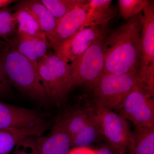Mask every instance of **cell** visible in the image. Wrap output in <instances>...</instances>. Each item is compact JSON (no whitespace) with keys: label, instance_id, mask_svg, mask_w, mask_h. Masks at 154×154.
I'll return each instance as SVG.
<instances>
[{"label":"cell","instance_id":"1","mask_svg":"<svg viewBox=\"0 0 154 154\" xmlns=\"http://www.w3.org/2000/svg\"><path fill=\"white\" fill-rule=\"evenodd\" d=\"M140 14L113 30L105 39L103 73L138 76L141 55Z\"/></svg>","mask_w":154,"mask_h":154},{"label":"cell","instance_id":"2","mask_svg":"<svg viewBox=\"0 0 154 154\" xmlns=\"http://www.w3.org/2000/svg\"><path fill=\"white\" fill-rule=\"evenodd\" d=\"M9 43L2 45L0 54V63L8 79L32 97L45 98L46 94L38 75V65L19 52L14 45Z\"/></svg>","mask_w":154,"mask_h":154},{"label":"cell","instance_id":"3","mask_svg":"<svg viewBox=\"0 0 154 154\" xmlns=\"http://www.w3.org/2000/svg\"><path fill=\"white\" fill-rule=\"evenodd\" d=\"M140 14L141 32V55L139 72V84L146 91L154 96V6L153 2L148 1Z\"/></svg>","mask_w":154,"mask_h":154},{"label":"cell","instance_id":"4","mask_svg":"<svg viewBox=\"0 0 154 154\" xmlns=\"http://www.w3.org/2000/svg\"><path fill=\"white\" fill-rule=\"evenodd\" d=\"M105 35L97 39L70 67V89L85 85L92 89L103 74L105 64Z\"/></svg>","mask_w":154,"mask_h":154},{"label":"cell","instance_id":"5","mask_svg":"<svg viewBox=\"0 0 154 154\" xmlns=\"http://www.w3.org/2000/svg\"><path fill=\"white\" fill-rule=\"evenodd\" d=\"M38 71L46 96L56 101L63 99L70 90L69 64L48 52L38 63Z\"/></svg>","mask_w":154,"mask_h":154},{"label":"cell","instance_id":"6","mask_svg":"<svg viewBox=\"0 0 154 154\" xmlns=\"http://www.w3.org/2000/svg\"><path fill=\"white\" fill-rule=\"evenodd\" d=\"M138 85V76L103 73L91 90L96 102L111 110H120L127 96Z\"/></svg>","mask_w":154,"mask_h":154},{"label":"cell","instance_id":"7","mask_svg":"<svg viewBox=\"0 0 154 154\" xmlns=\"http://www.w3.org/2000/svg\"><path fill=\"white\" fill-rule=\"evenodd\" d=\"M63 117L72 146L88 147L102 135L94 107L75 109Z\"/></svg>","mask_w":154,"mask_h":154},{"label":"cell","instance_id":"8","mask_svg":"<svg viewBox=\"0 0 154 154\" xmlns=\"http://www.w3.org/2000/svg\"><path fill=\"white\" fill-rule=\"evenodd\" d=\"M101 127L102 135L105 136L119 154L128 151L131 131L127 120L120 114L96 102L94 107Z\"/></svg>","mask_w":154,"mask_h":154},{"label":"cell","instance_id":"9","mask_svg":"<svg viewBox=\"0 0 154 154\" xmlns=\"http://www.w3.org/2000/svg\"><path fill=\"white\" fill-rule=\"evenodd\" d=\"M120 115L137 127H154V96L137 85L125 99Z\"/></svg>","mask_w":154,"mask_h":154},{"label":"cell","instance_id":"10","mask_svg":"<svg viewBox=\"0 0 154 154\" xmlns=\"http://www.w3.org/2000/svg\"><path fill=\"white\" fill-rule=\"evenodd\" d=\"M105 30L100 26L85 27L53 49L54 53L67 63H72L79 59L97 39L105 35Z\"/></svg>","mask_w":154,"mask_h":154},{"label":"cell","instance_id":"11","mask_svg":"<svg viewBox=\"0 0 154 154\" xmlns=\"http://www.w3.org/2000/svg\"><path fill=\"white\" fill-rule=\"evenodd\" d=\"M88 1L65 15L58 22L54 33L48 39L54 49L72 37L81 30L87 18Z\"/></svg>","mask_w":154,"mask_h":154},{"label":"cell","instance_id":"12","mask_svg":"<svg viewBox=\"0 0 154 154\" xmlns=\"http://www.w3.org/2000/svg\"><path fill=\"white\" fill-rule=\"evenodd\" d=\"M45 120L36 110L0 101V128H22L42 124Z\"/></svg>","mask_w":154,"mask_h":154},{"label":"cell","instance_id":"13","mask_svg":"<svg viewBox=\"0 0 154 154\" xmlns=\"http://www.w3.org/2000/svg\"><path fill=\"white\" fill-rule=\"evenodd\" d=\"M38 143L40 154H68L71 140L63 116L57 120L49 134L38 137Z\"/></svg>","mask_w":154,"mask_h":154},{"label":"cell","instance_id":"14","mask_svg":"<svg viewBox=\"0 0 154 154\" xmlns=\"http://www.w3.org/2000/svg\"><path fill=\"white\" fill-rule=\"evenodd\" d=\"M45 122L26 128H0V154H11L17 144L30 137L41 136L49 128Z\"/></svg>","mask_w":154,"mask_h":154},{"label":"cell","instance_id":"15","mask_svg":"<svg viewBox=\"0 0 154 154\" xmlns=\"http://www.w3.org/2000/svg\"><path fill=\"white\" fill-rule=\"evenodd\" d=\"M15 39V46L18 51L37 65L47 54L50 47L48 40L29 36L17 30Z\"/></svg>","mask_w":154,"mask_h":154},{"label":"cell","instance_id":"16","mask_svg":"<svg viewBox=\"0 0 154 154\" xmlns=\"http://www.w3.org/2000/svg\"><path fill=\"white\" fill-rule=\"evenodd\" d=\"M16 9L28 11L35 18L47 37L49 39L55 31L58 21L40 1H24L16 6Z\"/></svg>","mask_w":154,"mask_h":154},{"label":"cell","instance_id":"17","mask_svg":"<svg viewBox=\"0 0 154 154\" xmlns=\"http://www.w3.org/2000/svg\"><path fill=\"white\" fill-rule=\"evenodd\" d=\"M111 2V0L88 1L87 18L81 29L90 26H100L105 29L113 16L110 6Z\"/></svg>","mask_w":154,"mask_h":154},{"label":"cell","instance_id":"18","mask_svg":"<svg viewBox=\"0 0 154 154\" xmlns=\"http://www.w3.org/2000/svg\"><path fill=\"white\" fill-rule=\"evenodd\" d=\"M130 154H154V127H135L128 143Z\"/></svg>","mask_w":154,"mask_h":154},{"label":"cell","instance_id":"19","mask_svg":"<svg viewBox=\"0 0 154 154\" xmlns=\"http://www.w3.org/2000/svg\"><path fill=\"white\" fill-rule=\"evenodd\" d=\"M14 15L18 31L29 36L48 40L36 19L28 11L23 9H16Z\"/></svg>","mask_w":154,"mask_h":154},{"label":"cell","instance_id":"20","mask_svg":"<svg viewBox=\"0 0 154 154\" xmlns=\"http://www.w3.org/2000/svg\"><path fill=\"white\" fill-rule=\"evenodd\" d=\"M40 1L57 19L58 22L70 11L87 2L86 0H41Z\"/></svg>","mask_w":154,"mask_h":154},{"label":"cell","instance_id":"21","mask_svg":"<svg viewBox=\"0 0 154 154\" xmlns=\"http://www.w3.org/2000/svg\"><path fill=\"white\" fill-rule=\"evenodd\" d=\"M17 32L14 12L7 7L0 8V37L8 41Z\"/></svg>","mask_w":154,"mask_h":154},{"label":"cell","instance_id":"22","mask_svg":"<svg viewBox=\"0 0 154 154\" xmlns=\"http://www.w3.org/2000/svg\"><path fill=\"white\" fill-rule=\"evenodd\" d=\"M147 2V0H119V6L121 16L127 21L139 14Z\"/></svg>","mask_w":154,"mask_h":154},{"label":"cell","instance_id":"23","mask_svg":"<svg viewBox=\"0 0 154 154\" xmlns=\"http://www.w3.org/2000/svg\"><path fill=\"white\" fill-rule=\"evenodd\" d=\"M38 137H30L21 141L15 147L12 154H40Z\"/></svg>","mask_w":154,"mask_h":154},{"label":"cell","instance_id":"24","mask_svg":"<svg viewBox=\"0 0 154 154\" xmlns=\"http://www.w3.org/2000/svg\"><path fill=\"white\" fill-rule=\"evenodd\" d=\"M2 64L0 63V94H4L8 91L9 83Z\"/></svg>","mask_w":154,"mask_h":154},{"label":"cell","instance_id":"25","mask_svg":"<svg viewBox=\"0 0 154 154\" xmlns=\"http://www.w3.org/2000/svg\"><path fill=\"white\" fill-rule=\"evenodd\" d=\"M68 154H97V151L88 147H74L70 149Z\"/></svg>","mask_w":154,"mask_h":154},{"label":"cell","instance_id":"26","mask_svg":"<svg viewBox=\"0 0 154 154\" xmlns=\"http://www.w3.org/2000/svg\"><path fill=\"white\" fill-rule=\"evenodd\" d=\"M97 154H114L113 152L107 147H103L98 150Z\"/></svg>","mask_w":154,"mask_h":154},{"label":"cell","instance_id":"27","mask_svg":"<svg viewBox=\"0 0 154 154\" xmlns=\"http://www.w3.org/2000/svg\"><path fill=\"white\" fill-rule=\"evenodd\" d=\"M15 2L16 1L13 0H0V8L7 7Z\"/></svg>","mask_w":154,"mask_h":154}]
</instances>
